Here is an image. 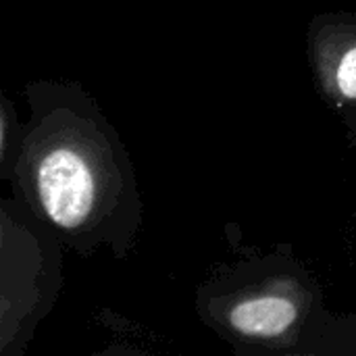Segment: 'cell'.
Listing matches in <instances>:
<instances>
[{"label": "cell", "mask_w": 356, "mask_h": 356, "mask_svg": "<svg viewBox=\"0 0 356 356\" xmlns=\"http://www.w3.org/2000/svg\"><path fill=\"white\" fill-rule=\"evenodd\" d=\"M29 119L8 171L13 198L75 254L125 261L144 221L138 175L119 131L79 81L33 79Z\"/></svg>", "instance_id": "obj_1"}, {"label": "cell", "mask_w": 356, "mask_h": 356, "mask_svg": "<svg viewBox=\"0 0 356 356\" xmlns=\"http://www.w3.org/2000/svg\"><path fill=\"white\" fill-rule=\"evenodd\" d=\"M196 311L236 353L298 355L323 317V292L292 254L257 257L198 288Z\"/></svg>", "instance_id": "obj_2"}, {"label": "cell", "mask_w": 356, "mask_h": 356, "mask_svg": "<svg viewBox=\"0 0 356 356\" xmlns=\"http://www.w3.org/2000/svg\"><path fill=\"white\" fill-rule=\"evenodd\" d=\"M63 242L19 200H0V356H23L63 290Z\"/></svg>", "instance_id": "obj_3"}, {"label": "cell", "mask_w": 356, "mask_h": 356, "mask_svg": "<svg viewBox=\"0 0 356 356\" xmlns=\"http://www.w3.org/2000/svg\"><path fill=\"white\" fill-rule=\"evenodd\" d=\"M307 56L317 94L356 148V10L315 15L307 29Z\"/></svg>", "instance_id": "obj_4"}, {"label": "cell", "mask_w": 356, "mask_h": 356, "mask_svg": "<svg viewBox=\"0 0 356 356\" xmlns=\"http://www.w3.org/2000/svg\"><path fill=\"white\" fill-rule=\"evenodd\" d=\"M21 136H23V123L19 121L13 100L2 92L0 94V177L4 181L13 167Z\"/></svg>", "instance_id": "obj_5"}]
</instances>
